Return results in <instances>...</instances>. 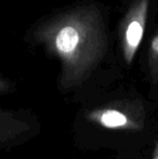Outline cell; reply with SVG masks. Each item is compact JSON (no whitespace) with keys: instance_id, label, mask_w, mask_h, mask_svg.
Wrapping results in <instances>:
<instances>
[{"instance_id":"1","label":"cell","mask_w":158,"mask_h":159,"mask_svg":"<svg viewBox=\"0 0 158 159\" xmlns=\"http://www.w3.org/2000/svg\"><path fill=\"white\" fill-rule=\"evenodd\" d=\"M29 39L57 59V87L67 93L82 87L97 70L110 49L107 17L93 2H84L40 20Z\"/></svg>"},{"instance_id":"2","label":"cell","mask_w":158,"mask_h":159,"mask_svg":"<svg viewBox=\"0 0 158 159\" xmlns=\"http://www.w3.org/2000/svg\"><path fill=\"white\" fill-rule=\"evenodd\" d=\"M87 119L104 129L140 131L145 124V109L140 100H114L89 111Z\"/></svg>"},{"instance_id":"3","label":"cell","mask_w":158,"mask_h":159,"mask_svg":"<svg viewBox=\"0 0 158 159\" xmlns=\"http://www.w3.org/2000/svg\"><path fill=\"white\" fill-rule=\"evenodd\" d=\"M152 0H132L119 25V48L126 65L133 63L145 35Z\"/></svg>"},{"instance_id":"4","label":"cell","mask_w":158,"mask_h":159,"mask_svg":"<svg viewBox=\"0 0 158 159\" xmlns=\"http://www.w3.org/2000/svg\"><path fill=\"white\" fill-rule=\"evenodd\" d=\"M39 132V120L32 111L0 107V151L25 144Z\"/></svg>"},{"instance_id":"5","label":"cell","mask_w":158,"mask_h":159,"mask_svg":"<svg viewBox=\"0 0 158 159\" xmlns=\"http://www.w3.org/2000/svg\"><path fill=\"white\" fill-rule=\"evenodd\" d=\"M147 69L153 86H156L158 81V32L154 28L148 40L147 46Z\"/></svg>"},{"instance_id":"6","label":"cell","mask_w":158,"mask_h":159,"mask_svg":"<svg viewBox=\"0 0 158 159\" xmlns=\"http://www.w3.org/2000/svg\"><path fill=\"white\" fill-rule=\"evenodd\" d=\"M15 89L14 84L11 81H9L6 78L0 77V95L1 94H8V93L13 92Z\"/></svg>"},{"instance_id":"7","label":"cell","mask_w":158,"mask_h":159,"mask_svg":"<svg viewBox=\"0 0 158 159\" xmlns=\"http://www.w3.org/2000/svg\"><path fill=\"white\" fill-rule=\"evenodd\" d=\"M152 159H158V143L155 142L154 148L152 152Z\"/></svg>"}]
</instances>
